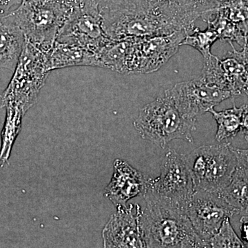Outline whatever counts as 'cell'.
Segmentation results:
<instances>
[{
    "label": "cell",
    "mask_w": 248,
    "mask_h": 248,
    "mask_svg": "<svg viewBox=\"0 0 248 248\" xmlns=\"http://www.w3.org/2000/svg\"><path fill=\"white\" fill-rule=\"evenodd\" d=\"M140 228L146 248H208L194 230L187 208L146 192Z\"/></svg>",
    "instance_id": "obj_1"
},
{
    "label": "cell",
    "mask_w": 248,
    "mask_h": 248,
    "mask_svg": "<svg viewBox=\"0 0 248 248\" xmlns=\"http://www.w3.org/2000/svg\"><path fill=\"white\" fill-rule=\"evenodd\" d=\"M196 122L181 112L166 91L142 108L133 125L143 140L165 148L175 140L193 143Z\"/></svg>",
    "instance_id": "obj_2"
},
{
    "label": "cell",
    "mask_w": 248,
    "mask_h": 248,
    "mask_svg": "<svg viewBox=\"0 0 248 248\" xmlns=\"http://www.w3.org/2000/svg\"><path fill=\"white\" fill-rule=\"evenodd\" d=\"M73 10L55 0H25L12 13L26 40L47 55Z\"/></svg>",
    "instance_id": "obj_3"
},
{
    "label": "cell",
    "mask_w": 248,
    "mask_h": 248,
    "mask_svg": "<svg viewBox=\"0 0 248 248\" xmlns=\"http://www.w3.org/2000/svg\"><path fill=\"white\" fill-rule=\"evenodd\" d=\"M186 158L195 190L221 192L231 182L238 164L229 141L200 147Z\"/></svg>",
    "instance_id": "obj_4"
},
{
    "label": "cell",
    "mask_w": 248,
    "mask_h": 248,
    "mask_svg": "<svg viewBox=\"0 0 248 248\" xmlns=\"http://www.w3.org/2000/svg\"><path fill=\"white\" fill-rule=\"evenodd\" d=\"M187 30L164 36L132 40L122 74H147L159 70L177 53Z\"/></svg>",
    "instance_id": "obj_5"
},
{
    "label": "cell",
    "mask_w": 248,
    "mask_h": 248,
    "mask_svg": "<svg viewBox=\"0 0 248 248\" xmlns=\"http://www.w3.org/2000/svg\"><path fill=\"white\" fill-rule=\"evenodd\" d=\"M111 40L104 31L97 6L84 0L81 7L72 11L56 42L78 46L97 54Z\"/></svg>",
    "instance_id": "obj_6"
},
{
    "label": "cell",
    "mask_w": 248,
    "mask_h": 248,
    "mask_svg": "<svg viewBox=\"0 0 248 248\" xmlns=\"http://www.w3.org/2000/svg\"><path fill=\"white\" fill-rule=\"evenodd\" d=\"M195 191L186 155L170 149L161 164L159 177L148 178L145 192H151L187 208Z\"/></svg>",
    "instance_id": "obj_7"
},
{
    "label": "cell",
    "mask_w": 248,
    "mask_h": 248,
    "mask_svg": "<svg viewBox=\"0 0 248 248\" xmlns=\"http://www.w3.org/2000/svg\"><path fill=\"white\" fill-rule=\"evenodd\" d=\"M102 21L106 33L113 40H140L180 31L151 8L116 15Z\"/></svg>",
    "instance_id": "obj_8"
},
{
    "label": "cell",
    "mask_w": 248,
    "mask_h": 248,
    "mask_svg": "<svg viewBox=\"0 0 248 248\" xmlns=\"http://www.w3.org/2000/svg\"><path fill=\"white\" fill-rule=\"evenodd\" d=\"M187 214L197 235L210 248V239L226 217L240 215L218 192L197 190L187 205Z\"/></svg>",
    "instance_id": "obj_9"
},
{
    "label": "cell",
    "mask_w": 248,
    "mask_h": 248,
    "mask_svg": "<svg viewBox=\"0 0 248 248\" xmlns=\"http://www.w3.org/2000/svg\"><path fill=\"white\" fill-rule=\"evenodd\" d=\"M226 58L219 59L210 54L203 58L202 78L208 84L230 91L234 97L241 95L248 84V58L242 48L233 46Z\"/></svg>",
    "instance_id": "obj_10"
},
{
    "label": "cell",
    "mask_w": 248,
    "mask_h": 248,
    "mask_svg": "<svg viewBox=\"0 0 248 248\" xmlns=\"http://www.w3.org/2000/svg\"><path fill=\"white\" fill-rule=\"evenodd\" d=\"M167 92L182 114L196 120L223 101L234 98L230 91L208 84L201 77L178 83Z\"/></svg>",
    "instance_id": "obj_11"
},
{
    "label": "cell",
    "mask_w": 248,
    "mask_h": 248,
    "mask_svg": "<svg viewBox=\"0 0 248 248\" xmlns=\"http://www.w3.org/2000/svg\"><path fill=\"white\" fill-rule=\"evenodd\" d=\"M102 231L104 248H146L140 228L142 210L138 204L116 206Z\"/></svg>",
    "instance_id": "obj_12"
},
{
    "label": "cell",
    "mask_w": 248,
    "mask_h": 248,
    "mask_svg": "<svg viewBox=\"0 0 248 248\" xmlns=\"http://www.w3.org/2000/svg\"><path fill=\"white\" fill-rule=\"evenodd\" d=\"M113 174L104 190V196L116 206L126 204L131 199L143 196L148 185V176L124 160L114 161Z\"/></svg>",
    "instance_id": "obj_13"
},
{
    "label": "cell",
    "mask_w": 248,
    "mask_h": 248,
    "mask_svg": "<svg viewBox=\"0 0 248 248\" xmlns=\"http://www.w3.org/2000/svg\"><path fill=\"white\" fill-rule=\"evenodd\" d=\"M150 5L178 30L189 32L199 17L217 7L214 0H150Z\"/></svg>",
    "instance_id": "obj_14"
},
{
    "label": "cell",
    "mask_w": 248,
    "mask_h": 248,
    "mask_svg": "<svg viewBox=\"0 0 248 248\" xmlns=\"http://www.w3.org/2000/svg\"><path fill=\"white\" fill-rule=\"evenodd\" d=\"M25 41V35L12 11L0 17V68L15 71Z\"/></svg>",
    "instance_id": "obj_15"
},
{
    "label": "cell",
    "mask_w": 248,
    "mask_h": 248,
    "mask_svg": "<svg viewBox=\"0 0 248 248\" xmlns=\"http://www.w3.org/2000/svg\"><path fill=\"white\" fill-rule=\"evenodd\" d=\"M76 66H98L97 54L78 46L55 42L46 55L47 71Z\"/></svg>",
    "instance_id": "obj_16"
},
{
    "label": "cell",
    "mask_w": 248,
    "mask_h": 248,
    "mask_svg": "<svg viewBox=\"0 0 248 248\" xmlns=\"http://www.w3.org/2000/svg\"><path fill=\"white\" fill-rule=\"evenodd\" d=\"M218 194L240 215H248V169L237 164L231 182Z\"/></svg>",
    "instance_id": "obj_17"
},
{
    "label": "cell",
    "mask_w": 248,
    "mask_h": 248,
    "mask_svg": "<svg viewBox=\"0 0 248 248\" xmlns=\"http://www.w3.org/2000/svg\"><path fill=\"white\" fill-rule=\"evenodd\" d=\"M244 105L236 107L234 104L232 108L222 111L211 109L209 112L212 114L216 121L217 131L215 139L218 143L236 137L241 130Z\"/></svg>",
    "instance_id": "obj_18"
},
{
    "label": "cell",
    "mask_w": 248,
    "mask_h": 248,
    "mask_svg": "<svg viewBox=\"0 0 248 248\" xmlns=\"http://www.w3.org/2000/svg\"><path fill=\"white\" fill-rule=\"evenodd\" d=\"M97 6L102 19L151 8L150 0H87Z\"/></svg>",
    "instance_id": "obj_19"
},
{
    "label": "cell",
    "mask_w": 248,
    "mask_h": 248,
    "mask_svg": "<svg viewBox=\"0 0 248 248\" xmlns=\"http://www.w3.org/2000/svg\"><path fill=\"white\" fill-rule=\"evenodd\" d=\"M7 118L2 133V144L0 151V161L5 163L8 161L11 153V148L21 125V117L24 115L19 108L8 105Z\"/></svg>",
    "instance_id": "obj_20"
},
{
    "label": "cell",
    "mask_w": 248,
    "mask_h": 248,
    "mask_svg": "<svg viewBox=\"0 0 248 248\" xmlns=\"http://www.w3.org/2000/svg\"><path fill=\"white\" fill-rule=\"evenodd\" d=\"M218 40V34L213 27L208 26L205 31H201L194 27L192 31L186 35L183 40L182 45L193 47L202 53L203 58L211 54L212 46Z\"/></svg>",
    "instance_id": "obj_21"
},
{
    "label": "cell",
    "mask_w": 248,
    "mask_h": 248,
    "mask_svg": "<svg viewBox=\"0 0 248 248\" xmlns=\"http://www.w3.org/2000/svg\"><path fill=\"white\" fill-rule=\"evenodd\" d=\"M230 218L226 217L223 220L219 229L209 242L210 248H246L244 241L233 229Z\"/></svg>",
    "instance_id": "obj_22"
},
{
    "label": "cell",
    "mask_w": 248,
    "mask_h": 248,
    "mask_svg": "<svg viewBox=\"0 0 248 248\" xmlns=\"http://www.w3.org/2000/svg\"><path fill=\"white\" fill-rule=\"evenodd\" d=\"M21 3L22 0H0V17L10 14L13 7L19 6Z\"/></svg>",
    "instance_id": "obj_23"
},
{
    "label": "cell",
    "mask_w": 248,
    "mask_h": 248,
    "mask_svg": "<svg viewBox=\"0 0 248 248\" xmlns=\"http://www.w3.org/2000/svg\"><path fill=\"white\" fill-rule=\"evenodd\" d=\"M234 151L237 157L238 164L248 169V149H239V148H234Z\"/></svg>",
    "instance_id": "obj_24"
},
{
    "label": "cell",
    "mask_w": 248,
    "mask_h": 248,
    "mask_svg": "<svg viewBox=\"0 0 248 248\" xmlns=\"http://www.w3.org/2000/svg\"><path fill=\"white\" fill-rule=\"evenodd\" d=\"M241 240L248 248V215H242L241 220Z\"/></svg>",
    "instance_id": "obj_25"
},
{
    "label": "cell",
    "mask_w": 248,
    "mask_h": 248,
    "mask_svg": "<svg viewBox=\"0 0 248 248\" xmlns=\"http://www.w3.org/2000/svg\"><path fill=\"white\" fill-rule=\"evenodd\" d=\"M241 132L244 135L245 140L248 141V105H244Z\"/></svg>",
    "instance_id": "obj_26"
},
{
    "label": "cell",
    "mask_w": 248,
    "mask_h": 248,
    "mask_svg": "<svg viewBox=\"0 0 248 248\" xmlns=\"http://www.w3.org/2000/svg\"><path fill=\"white\" fill-rule=\"evenodd\" d=\"M61 4L65 5L67 7L71 9H75L76 8L81 7L79 0H55Z\"/></svg>",
    "instance_id": "obj_27"
},
{
    "label": "cell",
    "mask_w": 248,
    "mask_h": 248,
    "mask_svg": "<svg viewBox=\"0 0 248 248\" xmlns=\"http://www.w3.org/2000/svg\"><path fill=\"white\" fill-rule=\"evenodd\" d=\"M242 48L245 50V52H246V55H247L248 58V40H247V42H246V43L245 44L244 46L242 47Z\"/></svg>",
    "instance_id": "obj_28"
},
{
    "label": "cell",
    "mask_w": 248,
    "mask_h": 248,
    "mask_svg": "<svg viewBox=\"0 0 248 248\" xmlns=\"http://www.w3.org/2000/svg\"><path fill=\"white\" fill-rule=\"evenodd\" d=\"M214 1H215V2L216 3L217 6H218V4H221V3L223 2V1H225V0H214Z\"/></svg>",
    "instance_id": "obj_29"
},
{
    "label": "cell",
    "mask_w": 248,
    "mask_h": 248,
    "mask_svg": "<svg viewBox=\"0 0 248 248\" xmlns=\"http://www.w3.org/2000/svg\"><path fill=\"white\" fill-rule=\"evenodd\" d=\"M244 93H245V94H247V95L248 96V84L246 85V87H245V89L244 90Z\"/></svg>",
    "instance_id": "obj_30"
},
{
    "label": "cell",
    "mask_w": 248,
    "mask_h": 248,
    "mask_svg": "<svg viewBox=\"0 0 248 248\" xmlns=\"http://www.w3.org/2000/svg\"><path fill=\"white\" fill-rule=\"evenodd\" d=\"M1 95H0V104H1Z\"/></svg>",
    "instance_id": "obj_31"
},
{
    "label": "cell",
    "mask_w": 248,
    "mask_h": 248,
    "mask_svg": "<svg viewBox=\"0 0 248 248\" xmlns=\"http://www.w3.org/2000/svg\"><path fill=\"white\" fill-rule=\"evenodd\" d=\"M22 1H25V0H22Z\"/></svg>",
    "instance_id": "obj_32"
}]
</instances>
